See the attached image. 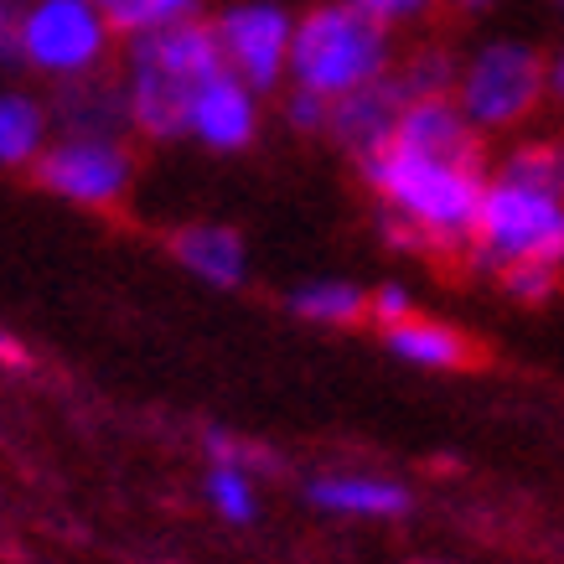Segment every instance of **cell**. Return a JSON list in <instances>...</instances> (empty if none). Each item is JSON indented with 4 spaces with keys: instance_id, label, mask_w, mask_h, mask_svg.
Masks as SVG:
<instances>
[{
    "instance_id": "cell-4",
    "label": "cell",
    "mask_w": 564,
    "mask_h": 564,
    "mask_svg": "<svg viewBox=\"0 0 564 564\" xmlns=\"http://www.w3.org/2000/svg\"><path fill=\"white\" fill-rule=\"evenodd\" d=\"M471 249H477L481 270L497 274L513 264H560L564 270V197L513 187V182H487Z\"/></svg>"
},
{
    "instance_id": "cell-21",
    "label": "cell",
    "mask_w": 564,
    "mask_h": 564,
    "mask_svg": "<svg viewBox=\"0 0 564 564\" xmlns=\"http://www.w3.org/2000/svg\"><path fill=\"white\" fill-rule=\"evenodd\" d=\"M207 497L228 523H254V487H249V471L234 462H213L207 471Z\"/></svg>"
},
{
    "instance_id": "cell-16",
    "label": "cell",
    "mask_w": 564,
    "mask_h": 564,
    "mask_svg": "<svg viewBox=\"0 0 564 564\" xmlns=\"http://www.w3.org/2000/svg\"><path fill=\"white\" fill-rule=\"evenodd\" d=\"M109 26L120 36H155V32H172V26H187L197 21V0H94Z\"/></svg>"
},
{
    "instance_id": "cell-18",
    "label": "cell",
    "mask_w": 564,
    "mask_h": 564,
    "mask_svg": "<svg viewBox=\"0 0 564 564\" xmlns=\"http://www.w3.org/2000/svg\"><path fill=\"white\" fill-rule=\"evenodd\" d=\"M291 311L306 316V322H326V326H347L368 316V295L347 280H311V285H295L291 291Z\"/></svg>"
},
{
    "instance_id": "cell-22",
    "label": "cell",
    "mask_w": 564,
    "mask_h": 564,
    "mask_svg": "<svg viewBox=\"0 0 564 564\" xmlns=\"http://www.w3.org/2000/svg\"><path fill=\"white\" fill-rule=\"evenodd\" d=\"M285 124H291L295 135H322L326 124H332V99L311 94V88H291L285 94Z\"/></svg>"
},
{
    "instance_id": "cell-20",
    "label": "cell",
    "mask_w": 564,
    "mask_h": 564,
    "mask_svg": "<svg viewBox=\"0 0 564 564\" xmlns=\"http://www.w3.org/2000/svg\"><path fill=\"white\" fill-rule=\"evenodd\" d=\"M462 68L466 63H456L445 47H420V52H410L393 73H399V84H404L410 99H451L456 84H462Z\"/></svg>"
},
{
    "instance_id": "cell-8",
    "label": "cell",
    "mask_w": 564,
    "mask_h": 564,
    "mask_svg": "<svg viewBox=\"0 0 564 564\" xmlns=\"http://www.w3.org/2000/svg\"><path fill=\"white\" fill-rule=\"evenodd\" d=\"M36 182L68 203L115 207L135 182V155L124 151V140L63 135L36 155Z\"/></svg>"
},
{
    "instance_id": "cell-1",
    "label": "cell",
    "mask_w": 564,
    "mask_h": 564,
    "mask_svg": "<svg viewBox=\"0 0 564 564\" xmlns=\"http://www.w3.org/2000/svg\"><path fill=\"white\" fill-rule=\"evenodd\" d=\"M358 172L383 203V228H389L393 243H410V249L471 243L481 197H487V172L481 166L383 145L378 155L358 161Z\"/></svg>"
},
{
    "instance_id": "cell-7",
    "label": "cell",
    "mask_w": 564,
    "mask_h": 564,
    "mask_svg": "<svg viewBox=\"0 0 564 564\" xmlns=\"http://www.w3.org/2000/svg\"><path fill=\"white\" fill-rule=\"evenodd\" d=\"M218 47L223 63L234 78L254 88V94H274V84L291 78V42H295V21L274 6V0H243L228 6L218 21Z\"/></svg>"
},
{
    "instance_id": "cell-25",
    "label": "cell",
    "mask_w": 564,
    "mask_h": 564,
    "mask_svg": "<svg viewBox=\"0 0 564 564\" xmlns=\"http://www.w3.org/2000/svg\"><path fill=\"white\" fill-rule=\"evenodd\" d=\"M368 316H378L383 326L410 322V291H404V285H378V291L368 295Z\"/></svg>"
},
{
    "instance_id": "cell-10",
    "label": "cell",
    "mask_w": 564,
    "mask_h": 564,
    "mask_svg": "<svg viewBox=\"0 0 564 564\" xmlns=\"http://www.w3.org/2000/svg\"><path fill=\"white\" fill-rule=\"evenodd\" d=\"M259 130V94L234 73H218L213 84H203L197 104H192V135L207 151H243Z\"/></svg>"
},
{
    "instance_id": "cell-19",
    "label": "cell",
    "mask_w": 564,
    "mask_h": 564,
    "mask_svg": "<svg viewBox=\"0 0 564 564\" xmlns=\"http://www.w3.org/2000/svg\"><path fill=\"white\" fill-rule=\"evenodd\" d=\"M497 182H513V187L564 197V145L560 140H533V145H518V151L497 166Z\"/></svg>"
},
{
    "instance_id": "cell-5",
    "label": "cell",
    "mask_w": 564,
    "mask_h": 564,
    "mask_svg": "<svg viewBox=\"0 0 564 564\" xmlns=\"http://www.w3.org/2000/svg\"><path fill=\"white\" fill-rule=\"evenodd\" d=\"M549 94V63L529 42L513 36H497L481 52H471L456 84V104L471 120L477 135L487 130H513L539 109V99Z\"/></svg>"
},
{
    "instance_id": "cell-2",
    "label": "cell",
    "mask_w": 564,
    "mask_h": 564,
    "mask_svg": "<svg viewBox=\"0 0 564 564\" xmlns=\"http://www.w3.org/2000/svg\"><path fill=\"white\" fill-rule=\"evenodd\" d=\"M218 73H228V63H223L218 32L203 21L135 36L130 57H124V94H130L135 130L151 140L192 135V104Z\"/></svg>"
},
{
    "instance_id": "cell-26",
    "label": "cell",
    "mask_w": 564,
    "mask_h": 564,
    "mask_svg": "<svg viewBox=\"0 0 564 564\" xmlns=\"http://www.w3.org/2000/svg\"><path fill=\"white\" fill-rule=\"evenodd\" d=\"M549 94H554V99L564 104V47L554 52V57H549Z\"/></svg>"
},
{
    "instance_id": "cell-12",
    "label": "cell",
    "mask_w": 564,
    "mask_h": 564,
    "mask_svg": "<svg viewBox=\"0 0 564 564\" xmlns=\"http://www.w3.org/2000/svg\"><path fill=\"white\" fill-rule=\"evenodd\" d=\"M172 254L182 259V270H192L197 280L218 285V291H234L243 285V239L223 223H192V228H176L172 234Z\"/></svg>"
},
{
    "instance_id": "cell-23",
    "label": "cell",
    "mask_w": 564,
    "mask_h": 564,
    "mask_svg": "<svg viewBox=\"0 0 564 564\" xmlns=\"http://www.w3.org/2000/svg\"><path fill=\"white\" fill-rule=\"evenodd\" d=\"M560 264H513V270H502V285L518 301H549L560 291Z\"/></svg>"
},
{
    "instance_id": "cell-28",
    "label": "cell",
    "mask_w": 564,
    "mask_h": 564,
    "mask_svg": "<svg viewBox=\"0 0 564 564\" xmlns=\"http://www.w3.org/2000/svg\"><path fill=\"white\" fill-rule=\"evenodd\" d=\"M0 358H6V362H21V347L11 343V337H0Z\"/></svg>"
},
{
    "instance_id": "cell-13",
    "label": "cell",
    "mask_w": 564,
    "mask_h": 564,
    "mask_svg": "<svg viewBox=\"0 0 564 564\" xmlns=\"http://www.w3.org/2000/svg\"><path fill=\"white\" fill-rule=\"evenodd\" d=\"M57 120L68 135H88V140H120L130 130V94L124 84H104V78H84L68 84L57 99Z\"/></svg>"
},
{
    "instance_id": "cell-29",
    "label": "cell",
    "mask_w": 564,
    "mask_h": 564,
    "mask_svg": "<svg viewBox=\"0 0 564 564\" xmlns=\"http://www.w3.org/2000/svg\"><path fill=\"white\" fill-rule=\"evenodd\" d=\"M466 11H487V6H497V0H462Z\"/></svg>"
},
{
    "instance_id": "cell-30",
    "label": "cell",
    "mask_w": 564,
    "mask_h": 564,
    "mask_svg": "<svg viewBox=\"0 0 564 564\" xmlns=\"http://www.w3.org/2000/svg\"><path fill=\"white\" fill-rule=\"evenodd\" d=\"M549 6H554V11H564V0H549Z\"/></svg>"
},
{
    "instance_id": "cell-15",
    "label": "cell",
    "mask_w": 564,
    "mask_h": 564,
    "mask_svg": "<svg viewBox=\"0 0 564 564\" xmlns=\"http://www.w3.org/2000/svg\"><path fill=\"white\" fill-rule=\"evenodd\" d=\"M389 352L404 362H420V368H462L471 358V347L441 322H399L389 326Z\"/></svg>"
},
{
    "instance_id": "cell-14",
    "label": "cell",
    "mask_w": 564,
    "mask_h": 564,
    "mask_svg": "<svg viewBox=\"0 0 564 564\" xmlns=\"http://www.w3.org/2000/svg\"><path fill=\"white\" fill-rule=\"evenodd\" d=\"M311 502L326 513H358V518H399L410 508V492L383 477H322L311 487Z\"/></svg>"
},
{
    "instance_id": "cell-6",
    "label": "cell",
    "mask_w": 564,
    "mask_h": 564,
    "mask_svg": "<svg viewBox=\"0 0 564 564\" xmlns=\"http://www.w3.org/2000/svg\"><path fill=\"white\" fill-rule=\"evenodd\" d=\"M109 17L94 0H36L17 21V57L52 78H88L109 57Z\"/></svg>"
},
{
    "instance_id": "cell-9",
    "label": "cell",
    "mask_w": 564,
    "mask_h": 564,
    "mask_svg": "<svg viewBox=\"0 0 564 564\" xmlns=\"http://www.w3.org/2000/svg\"><path fill=\"white\" fill-rule=\"evenodd\" d=\"M404 109H410V94L399 84V73H389V78H378V84H362V88H352V94H343V99H332L326 135L337 140L352 161H368V155H378L383 145H393Z\"/></svg>"
},
{
    "instance_id": "cell-17",
    "label": "cell",
    "mask_w": 564,
    "mask_h": 564,
    "mask_svg": "<svg viewBox=\"0 0 564 564\" xmlns=\"http://www.w3.org/2000/svg\"><path fill=\"white\" fill-rule=\"evenodd\" d=\"M47 115L26 94H0V166H26L42 155Z\"/></svg>"
},
{
    "instance_id": "cell-3",
    "label": "cell",
    "mask_w": 564,
    "mask_h": 564,
    "mask_svg": "<svg viewBox=\"0 0 564 564\" xmlns=\"http://www.w3.org/2000/svg\"><path fill=\"white\" fill-rule=\"evenodd\" d=\"M393 73L389 26L358 11L352 0H326L295 21L291 42V88H311L322 99H343L362 84Z\"/></svg>"
},
{
    "instance_id": "cell-27",
    "label": "cell",
    "mask_w": 564,
    "mask_h": 564,
    "mask_svg": "<svg viewBox=\"0 0 564 564\" xmlns=\"http://www.w3.org/2000/svg\"><path fill=\"white\" fill-rule=\"evenodd\" d=\"M6 42H17V17H11V6L0 0V52H6Z\"/></svg>"
},
{
    "instance_id": "cell-11",
    "label": "cell",
    "mask_w": 564,
    "mask_h": 564,
    "mask_svg": "<svg viewBox=\"0 0 564 564\" xmlns=\"http://www.w3.org/2000/svg\"><path fill=\"white\" fill-rule=\"evenodd\" d=\"M393 145L420 155H441V161H462V166H481V140L456 99H410Z\"/></svg>"
},
{
    "instance_id": "cell-24",
    "label": "cell",
    "mask_w": 564,
    "mask_h": 564,
    "mask_svg": "<svg viewBox=\"0 0 564 564\" xmlns=\"http://www.w3.org/2000/svg\"><path fill=\"white\" fill-rule=\"evenodd\" d=\"M358 11H368L373 21H383V26H410V21H420L425 11H435V0H352Z\"/></svg>"
}]
</instances>
